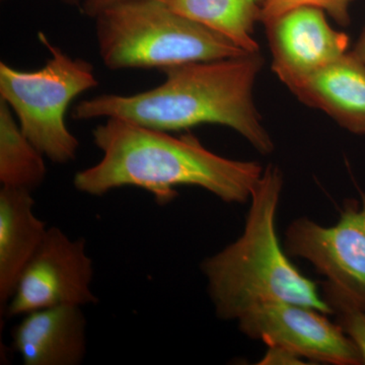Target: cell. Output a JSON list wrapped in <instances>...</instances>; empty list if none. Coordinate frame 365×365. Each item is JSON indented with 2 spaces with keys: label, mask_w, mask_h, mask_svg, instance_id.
I'll return each instance as SVG.
<instances>
[{
  "label": "cell",
  "mask_w": 365,
  "mask_h": 365,
  "mask_svg": "<svg viewBox=\"0 0 365 365\" xmlns=\"http://www.w3.org/2000/svg\"><path fill=\"white\" fill-rule=\"evenodd\" d=\"M93 139L102 160L73 180L78 191L91 196L136 187L165 205L176 199L178 187L195 186L225 202L246 203L264 170L259 163L216 155L191 133L173 136L123 118H108Z\"/></svg>",
  "instance_id": "obj_1"
},
{
  "label": "cell",
  "mask_w": 365,
  "mask_h": 365,
  "mask_svg": "<svg viewBox=\"0 0 365 365\" xmlns=\"http://www.w3.org/2000/svg\"><path fill=\"white\" fill-rule=\"evenodd\" d=\"M262 66L263 58L256 52L167 67L163 69L165 81L157 88L132 96L102 95L83 101L74 107L72 118H123L167 132L222 125L241 134L262 155H269L274 150L273 140L253 98Z\"/></svg>",
  "instance_id": "obj_2"
},
{
  "label": "cell",
  "mask_w": 365,
  "mask_h": 365,
  "mask_svg": "<svg viewBox=\"0 0 365 365\" xmlns=\"http://www.w3.org/2000/svg\"><path fill=\"white\" fill-rule=\"evenodd\" d=\"M282 189L279 168L267 165L250 199L241 237L201 264L209 297L222 321H237L252 307L276 302L331 314L321 288L295 267L278 239L276 218Z\"/></svg>",
  "instance_id": "obj_3"
},
{
  "label": "cell",
  "mask_w": 365,
  "mask_h": 365,
  "mask_svg": "<svg viewBox=\"0 0 365 365\" xmlns=\"http://www.w3.org/2000/svg\"><path fill=\"white\" fill-rule=\"evenodd\" d=\"M95 19L98 53L113 71H163L250 53L220 33L175 13L160 0L123 2Z\"/></svg>",
  "instance_id": "obj_4"
},
{
  "label": "cell",
  "mask_w": 365,
  "mask_h": 365,
  "mask_svg": "<svg viewBox=\"0 0 365 365\" xmlns=\"http://www.w3.org/2000/svg\"><path fill=\"white\" fill-rule=\"evenodd\" d=\"M39 41L49 50L42 68L21 71L0 63V98L18 117L21 131L45 155L56 163L76 160L79 141L67 128L66 114L72 101L98 86L90 62L72 58L53 45L44 33Z\"/></svg>",
  "instance_id": "obj_5"
},
{
  "label": "cell",
  "mask_w": 365,
  "mask_h": 365,
  "mask_svg": "<svg viewBox=\"0 0 365 365\" xmlns=\"http://www.w3.org/2000/svg\"><path fill=\"white\" fill-rule=\"evenodd\" d=\"M348 199L339 220L324 227L306 216L285 232L284 250L312 264L317 272L355 304L365 307V192Z\"/></svg>",
  "instance_id": "obj_6"
},
{
  "label": "cell",
  "mask_w": 365,
  "mask_h": 365,
  "mask_svg": "<svg viewBox=\"0 0 365 365\" xmlns=\"http://www.w3.org/2000/svg\"><path fill=\"white\" fill-rule=\"evenodd\" d=\"M93 274L86 240L71 239L60 228L49 227L21 273L4 314L24 316L48 307L96 304Z\"/></svg>",
  "instance_id": "obj_7"
},
{
  "label": "cell",
  "mask_w": 365,
  "mask_h": 365,
  "mask_svg": "<svg viewBox=\"0 0 365 365\" xmlns=\"http://www.w3.org/2000/svg\"><path fill=\"white\" fill-rule=\"evenodd\" d=\"M235 322L247 337L285 348L309 361L364 364L356 346L340 326L314 307L292 302H266L252 307Z\"/></svg>",
  "instance_id": "obj_8"
},
{
  "label": "cell",
  "mask_w": 365,
  "mask_h": 365,
  "mask_svg": "<svg viewBox=\"0 0 365 365\" xmlns=\"http://www.w3.org/2000/svg\"><path fill=\"white\" fill-rule=\"evenodd\" d=\"M272 71L287 88L324 68L348 52L347 34L329 25L325 11L302 6L268 25Z\"/></svg>",
  "instance_id": "obj_9"
},
{
  "label": "cell",
  "mask_w": 365,
  "mask_h": 365,
  "mask_svg": "<svg viewBox=\"0 0 365 365\" xmlns=\"http://www.w3.org/2000/svg\"><path fill=\"white\" fill-rule=\"evenodd\" d=\"M14 327L13 347L26 365H79L88 337L83 307L60 306L24 314Z\"/></svg>",
  "instance_id": "obj_10"
},
{
  "label": "cell",
  "mask_w": 365,
  "mask_h": 365,
  "mask_svg": "<svg viewBox=\"0 0 365 365\" xmlns=\"http://www.w3.org/2000/svg\"><path fill=\"white\" fill-rule=\"evenodd\" d=\"M288 88L346 130L365 135V63L351 52Z\"/></svg>",
  "instance_id": "obj_11"
},
{
  "label": "cell",
  "mask_w": 365,
  "mask_h": 365,
  "mask_svg": "<svg viewBox=\"0 0 365 365\" xmlns=\"http://www.w3.org/2000/svg\"><path fill=\"white\" fill-rule=\"evenodd\" d=\"M28 190H0V304L6 311L21 273L44 241L48 228L34 211Z\"/></svg>",
  "instance_id": "obj_12"
},
{
  "label": "cell",
  "mask_w": 365,
  "mask_h": 365,
  "mask_svg": "<svg viewBox=\"0 0 365 365\" xmlns=\"http://www.w3.org/2000/svg\"><path fill=\"white\" fill-rule=\"evenodd\" d=\"M175 13L220 33L237 47L259 52L254 26L260 21L258 0H160Z\"/></svg>",
  "instance_id": "obj_13"
},
{
  "label": "cell",
  "mask_w": 365,
  "mask_h": 365,
  "mask_svg": "<svg viewBox=\"0 0 365 365\" xmlns=\"http://www.w3.org/2000/svg\"><path fill=\"white\" fill-rule=\"evenodd\" d=\"M47 175L45 155L21 131L13 110L0 98V182L32 192Z\"/></svg>",
  "instance_id": "obj_14"
},
{
  "label": "cell",
  "mask_w": 365,
  "mask_h": 365,
  "mask_svg": "<svg viewBox=\"0 0 365 365\" xmlns=\"http://www.w3.org/2000/svg\"><path fill=\"white\" fill-rule=\"evenodd\" d=\"M321 294L336 323L356 346L365 364V307L355 304L327 280L322 282Z\"/></svg>",
  "instance_id": "obj_15"
},
{
  "label": "cell",
  "mask_w": 365,
  "mask_h": 365,
  "mask_svg": "<svg viewBox=\"0 0 365 365\" xmlns=\"http://www.w3.org/2000/svg\"><path fill=\"white\" fill-rule=\"evenodd\" d=\"M353 0H258L260 21L264 25L280 16L302 6L317 7L328 14L340 26L350 24V6Z\"/></svg>",
  "instance_id": "obj_16"
},
{
  "label": "cell",
  "mask_w": 365,
  "mask_h": 365,
  "mask_svg": "<svg viewBox=\"0 0 365 365\" xmlns=\"http://www.w3.org/2000/svg\"><path fill=\"white\" fill-rule=\"evenodd\" d=\"M259 364H307V362L299 354L285 348L268 346L267 352Z\"/></svg>",
  "instance_id": "obj_17"
},
{
  "label": "cell",
  "mask_w": 365,
  "mask_h": 365,
  "mask_svg": "<svg viewBox=\"0 0 365 365\" xmlns=\"http://www.w3.org/2000/svg\"><path fill=\"white\" fill-rule=\"evenodd\" d=\"M127 1L132 0H85L81 4V9L86 16L95 19L106 9Z\"/></svg>",
  "instance_id": "obj_18"
},
{
  "label": "cell",
  "mask_w": 365,
  "mask_h": 365,
  "mask_svg": "<svg viewBox=\"0 0 365 365\" xmlns=\"http://www.w3.org/2000/svg\"><path fill=\"white\" fill-rule=\"evenodd\" d=\"M351 53L356 58H359L360 61L365 63V26L364 31H362L361 35H360L359 39L357 40L356 44H355L354 48H353Z\"/></svg>",
  "instance_id": "obj_19"
},
{
  "label": "cell",
  "mask_w": 365,
  "mask_h": 365,
  "mask_svg": "<svg viewBox=\"0 0 365 365\" xmlns=\"http://www.w3.org/2000/svg\"><path fill=\"white\" fill-rule=\"evenodd\" d=\"M62 1L66 2L67 4H71V6H76L81 2V0H62Z\"/></svg>",
  "instance_id": "obj_20"
}]
</instances>
